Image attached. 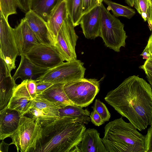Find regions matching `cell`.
<instances>
[{
    "label": "cell",
    "instance_id": "1",
    "mask_svg": "<svg viewBox=\"0 0 152 152\" xmlns=\"http://www.w3.org/2000/svg\"><path fill=\"white\" fill-rule=\"evenodd\" d=\"M138 76H130L109 92L105 100L138 130L152 125V88Z\"/></svg>",
    "mask_w": 152,
    "mask_h": 152
},
{
    "label": "cell",
    "instance_id": "2",
    "mask_svg": "<svg viewBox=\"0 0 152 152\" xmlns=\"http://www.w3.org/2000/svg\"><path fill=\"white\" fill-rule=\"evenodd\" d=\"M33 152H79L78 146L86 129L80 120L59 117L43 126Z\"/></svg>",
    "mask_w": 152,
    "mask_h": 152
},
{
    "label": "cell",
    "instance_id": "3",
    "mask_svg": "<svg viewBox=\"0 0 152 152\" xmlns=\"http://www.w3.org/2000/svg\"><path fill=\"white\" fill-rule=\"evenodd\" d=\"M137 129L122 117L108 123L102 138L108 152H145V136Z\"/></svg>",
    "mask_w": 152,
    "mask_h": 152
},
{
    "label": "cell",
    "instance_id": "4",
    "mask_svg": "<svg viewBox=\"0 0 152 152\" xmlns=\"http://www.w3.org/2000/svg\"><path fill=\"white\" fill-rule=\"evenodd\" d=\"M100 7L102 23L99 37L102 38L107 47L119 52L121 47H125L127 37L124 29V25L111 14L102 3Z\"/></svg>",
    "mask_w": 152,
    "mask_h": 152
},
{
    "label": "cell",
    "instance_id": "5",
    "mask_svg": "<svg viewBox=\"0 0 152 152\" xmlns=\"http://www.w3.org/2000/svg\"><path fill=\"white\" fill-rule=\"evenodd\" d=\"M42 130V127L32 118L21 116L17 129L10 137L12 140L10 144L15 145L18 152H33Z\"/></svg>",
    "mask_w": 152,
    "mask_h": 152
},
{
    "label": "cell",
    "instance_id": "6",
    "mask_svg": "<svg viewBox=\"0 0 152 152\" xmlns=\"http://www.w3.org/2000/svg\"><path fill=\"white\" fill-rule=\"evenodd\" d=\"M64 88L74 105L83 108L92 103L99 91L100 83L95 79L83 78L65 84Z\"/></svg>",
    "mask_w": 152,
    "mask_h": 152
},
{
    "label": "cell",
    "instance_id": "7",
    "mask_svg": "<svg viewBox=\"0 0 152 152\" xmlns=\"http://www.w3.org/2000/svg\"><path fill=\"white\" fill-rule=\"evenodd\" d=\"M84 63L77 59L63 62L48 69L37 77V81L46 82L53 84H65L71 81L84 78L86 70Z\"/></svg>",
    "mask_w": 152,
    "mask_h": 152
},
{
    "label": "cell",
    "instance_id": "8",
    "mask_svg": "<svg viewBox=\"0 0 152 152\" xmlns=\"http://www.w3.org/2000/svg\"><path fill=\"white\" fill-rule=\"evenodd\" d=\"M0 15V57L11 72L15 68L16 58L19 56V53L13 28L1 12Z\"/></svg>",
    "mask_w": 152,
    "mask_h": 152
},
{
    "label": "cell",
    "instance_id": "9",
    "mask_svg": "<svg viewBox=\"0 0 152 152\" xmlns=\"http://www.w3.org/2000/svg\"><path fill=\"white\" fill-rule=\"evenodd\" d=\"M36 80L27 79L17 85L8 108L17 111L21 117L27 114L38 96Z\"/></svg>",
    "mask_w": 152,
    "mask_h": 152
},
{
    "label": "cell",
    "instance_id": "10",
    "mask_svg": "<svg viewBox=\"0 0 152 152\" xmlns=\"http://www.w3.org/2000/svg\"><path fill=\"white\" fill-rule=\"evenodd\" d=\"M75 27L68 15L57 35L54 46L64 61L77 59L75 46L78 37Z\"/></svg>",
    "mask_w": 152,
    "mask_h": 152
},
{
    "label": "cell",
    "instance_id": "11",
    "mask_svg": "<svg viewBox=\"0 0 152 152\" xmlns=\"http://www.w3.org/2000/svg\"><path fill=\"white\" fill-rule=\"evenodd\" d=\"M24 55L35 64L47 69L53 68L64 61L54 46L42 43L35 45Z\"/></svg>",
    "mask_w": 152,
    "mask_h": 152
},
{
    "label": "cell",
    "instance_id": "12",
    "mask_svg": "<svg viewBox=\"0 0 152 152\" xmlns=\"http://www.w3.org/2000/svg\"><path fill=\"white\" fill-rule=\"evenodd\" d=\"M60 108L47 99L37 96L27 114L43 127L59 117Z\"/></svg>",
    "mask_w": 152,
    "mask_h": 152
},
{
    "label": "cell",
    "instance_id": "13",
    "mask_svg": "<svg viewBox=\"0 0 152 152\" xmlns=\"http://www.w3.org/2000/svg\"><path fill=\"white\" fill-rule=\"evenodd\" d=\"M0 113L8 108L17 85L4 60L0 58Z\"/></svg>",
    "mask_w": 152,
    "mask_h": 152
},
{
    "label": "cell",
    "instance_id": "14",
    "mask_svg": "<svg viewBox=\"0 0 152 152\" xmlns=\"http://www.w3.org/2000/svg\"><path fill=\"white\" fill-rule=\"evenodd\" d=\"M13 30L19 56L24 55L34 46L40 43L24 18Z\"/></svg>",
    "mask_w": 152,
    "mask_h": 152
},
{
    "label": "cell",
    "instance_id": "15",
    "mask_svg": "<svg viewBox=\"0 0 152 152\" xmlns=\"http://www.w3.org/2000/svg\"><path fill=\"white\" fill-rule=\"evenodd\" d=\"M24 18L40 43L54 46L55 42L47 23L42 18L30 10L26 13Z\"/></svg>",
    "mask_w": 152,
    "mask_h": 152
},
{
    "label": "cell",
    "instance_id": "16",
    "mask_svg": "<svg viewBox=\"0 0 152 152\" xmlns=\"http://www.w3.org/2000/svg\"><path fill=\"white\" fill-rule=\"evenodd\" d=\"M102 23L100 7L97 6L83 15L80 24L85 37L94 39L99 37Z\"/></svg>",
    "mask_w": 152,
    "mask_h": 152
},
{
    "label": "cell",
    "instance_id": "17",
    "mask_svg": "<svg viewBox=\"0 0 152 152\" xmlns=\"http://www.w3.org/2000/svg\"><path fill=\"white\" fill-rule=\"evenodd\" d=\"M78 147L79 152H108L100 133L94 129L85 130Z\"/></svg>",
    "mask_w": 152,
    "mask_h": 152
},
{
    "label": "cell",
    "instance_id": "18",
    "mask_svg": "<svg viewBox=\"0 0 152 152\" xmlns=\"http://www.w3.org/2000/svg\"><path fill=\"white\" fill-rule=\"evenodd\" d=\"M0 115V139L4 140L17 130L21 117L17 111L8 108Z\"/></svg>",
    "mask_w": 152,
    "mask_h": 152
},
{
    "label": "cell",
    "instance_id": "19",
    "mask_svg": "<svg viewBox=\"0 0 152 152\" xmlns=\"http://www.w3.org/2000/svg\"><path fill=\"white\" fill-rule=\"evenodd\" d=\"M68 15L66 1L64 0L53 10L49 16L47 24L55 43L58 33Z\"/></svg>",
    "mask_w": 152,
    "mask_h": 152
},
{
    "label": "cell",
    "instance_id": "20",
    "mask_svg": "<svg viewBox=\"0 0 152 152\" xmlns=\"http://www.w3.org/2000/svg\"><path fill=\"white\" fill-rule=\"evenodd\" d=\"M64 84H54L38 96L47 99L60 108L68 105H74L65 93Z\"/></svg>",
    "mask_w": 152,
    "mask_h": 152
},
{
    "label": "cell",
    "instance_id": "21",
    "mask_svg": "<svg viewBox=\"0 0 152 152\" xmlns=\"http://www.w3.org/2000/svg\"><path fill=\"white\" fill-rule=\"evenodd\" d=\"M48 69L35 64L23 55L21 56L19 66L12 77L15 81L18 78L23 81L33 79L38 75H41Z\"/></svg>",
    "mask_w": 152,
    "mask_h": 152
},
{
    "label": "cell",
    "instance_id": "22",
    "mask_svg": "<svg viewBox=\"0 0 152 152\" xmlns=\"http://www.w3.org/2000/svg\"><path fill=\"white\" fill-rule=\"evenodd\" d=\"M64 0H31L30 9L47 22L52 12Z\"/></svg>",
    "mask_w": 152,
    "mask_h": 152
},
{
    "label": "cell",
    "instance_id": "23",
    "mask_svg": "<svg viewBox=\"0 0 152 152\" xmlns=\"http://www.w3.org/2000/svg\"><path fill=\"white\" fill-rule=\"evenodd\" d=\"M90 112L86 109L75 105H68L59 109V117H67L77 118L85 124L91 121Z\"/></svg>",
    "mask_w": 152,
    "mask_h": 152
},
{
    "label": "cell",
    "instance_id": "24",
    "mask_svg": "<svg viewBox=\"0 0 152 152\" xmlns=\"http://www.w3.org/2000/svg\"><path fill=\"white\" fill-rule=\"evenodd\" d=\"M68 15L74 26L80 24L83 15V0H66Z\"/></svg>",
    "mask_w": 152,
    "mask_h": 152
},
{
    "label": "cell",
    "instance_id": "25",
    "mask_svg": "<svg viewBox=\"0 0 152 152\" xmlns=\"http://www.w3.org/2000/svg\"><path fill=\"white\" fill-rule=\"evenodd\" d=\"M110 10L113 15L115 17L122 16L129 19L131 18L135 14L134 10L127 6L114 2L110 0H103Z\"/></svg>",
    "mask_w": 152,
    "mask_h": 152
},
{
    "label": "cell",
    "instance_id": "26",
    "mask_svg": "<svg viewBox=\"0 0 152 152\" xmlns=\"http://www.w3.org/2000/svg\"><path fill=\"white\" fill-rule=\"evenodd\" d=\"M16 0H0V10L6 20L9 15L17 13Z\"/></svg>",
    "mask_w": 152,
    "mask_h": 152
},
{
    "label": "cell",
    "instance_id": "27",
    "mask_svg": "<svg viewBox=\"0 0 152 152\" xmlns=\"http://www.w3.org/2000/svg\"><path fill=\"white\" fill-rule=\"evenodd\" d=\"M134 5L137 12L145 21L150 18V3L148 0H134Z\"/></svg>",
    "mask_w": 152,
    "mask_h": 152
},
{
    "label": "cell",
    "instance_id": "28",
    "mask_svg": "<svg viewBox=\"0 0 152 152\" xmlns=\"http://www.w3.org/2000/svg\"><path fill=\"white\" fill-rule=\"evenodd\" d=\"M91 107L99 115L104 122L109 121L110 114L105 105L99 99H96Z\"/></svg>",
    "mask_w": 152,
    "mask_h": 152
},
{
    "label": "cell",
    "instance_id": "29",
    "mask_svg": "<svg viewBox=\"0 0 152 152\" xmlns=\"http://www.w3.org/2000/svg\"><path fill=\"white\" fill-rule=\"evenodd\" d=\"M103 1V0H83V15L95 7L100 6Z\"/></svg>",
    "mask_w": 152,
    "mask_h": 152
},
{
    "label": "cell",
    "instance_id": "30",
    "mask_svg": "<svg viewBox=\"0 0 152 152\" xmlns=\"http://www.w3.org/2000/svg\"><path fill=\"white\" fill-rule=\"evenodd\" d=\"M144 145L145 152H152V125L148 129L145 135Z\"/></svg>",
    "mask_w": 152,
    "mask_h": 152
},
{
    "label": "cell",
    "instance_id": "31",
    "mask_svg": "<svg viewBox=\"0 0 152 152\" xmlns=\"http://www.w3.org/2000/svg\"><path fill=\"white\" fill-rule=\"evenodd\" d=\"M90 117L91 121L96 126H99L104 123L99 115L95 110L91 112Z\"/></svg>",
    "mask_w": 152,
    "mask_h": 152
},
{
    "label": "cell",
    "instance_id": "32",
    "mask_svg": "<svg viewBox=\"0 0 152 152\" xmlns=\"http://www.w3.org/2000/svg\"><path fill=\"white\" fill-rule=\"evenodd\" d=\"M139 68L144 71L146 75H149L152 76V56L146 59L144 64Z\"/></svg>",
    "mask_w": 152,
    "mask_h": 152
},
{
    "label": "cell",
    "instance_id": "33",
    "mask_svg": "<svg viewBox=\"0 0 152 152\" xmlns=\"http://www.w3.org/2000/svg\"><path fill=\"white\" fill-rule=\"evenodd\" d=\"M53 84L46 82L37 81L36 83V93L38 95L51 86Z\"/></svg>",
    "mask_w": 152,
    "mask_h": 152
},
{
    "label": "cell",
    "instance_id": "34",
    "mask_svg": "<svg viewBox=\"0 0 152 152\" xmlns=\"http://www.w3.org/2000/svg\"><path fill=\"white\" fill-rule=\"evenodd\" d=\"M18 7L26 13L30 10V0H16Z\"/></svg>",
    "mask_w": 152,
    "mask_h": 152
},
{
    "label": "cell",
    "instance_id": "35",
    "mask_svg": "<svg viewBox=\"0 0 152 152\" xmlns=\"http://www.w3.org/2000/svg\"><path fill=\"white\" fill-rule=\"evenodd\" d=\"M142 57L143 59H148L151 56L149 51V48L147 45L142 53L140 55Z\"/></svg>",
    "mask_w": 152,
    "mask_h": 152
},
{
    "label": "cell",
    "instance_id": "36",
    "mask_svg": "<svg viewBox=\"0 0 152 152\" xmlns=\"http://www.w3.org/2000/svg\"><path fill=\"white\" fill-rule=\"evenodd\" d=\"M10 145V144L5 142L3 140H2L0 144V152H7L9 146Z\"/></svg>",
    "mask_w": 152,
    "mask_h": 152
},
{
    "label": "cell",
    "instance_id": "37",
    "mask_svg": "<svg viewBox=\"0 0 152 152\" xmlns=\"http://www.w3.org/2000/svg\"><path fill=\"white\" fill-rule=\"evenodd\" d=\"M150 18L149 20L148 21L149 28L151 30L152 29V6L150 3Z\"/></svg>",
    "mask_w": 152,
    "mask_h": 152
},
{
    "label": "cell",
    "instance_id": "38",
    "mask_svg": "<svg viewBox=\"0 0 152 152\" xmlns=\"http://www.w3.org/2000/svg\"><path fill=\"white\" fill-rule=\"evenodd\" d=\"M147 45L149 48L150 53L152 56V33L149 37Z\"/></svg>",
    "mask_w": 152,
    "mask_h": 152
},
{
    "label": "cell",
    "instance_id": "39",
    "mask_svg": "<svg viewBox=\"0 0 152 152\" xmlns=\"http://www.w3.org/2000/svg\"><path fill=\"white\" fill-rule=\"evenodd\" d=\"M146 78L152 87V76L150 75H146Z\"/></svg>",
    "mask_w": 152,
    "mask_h": 152
},
{
    "label": "cell",
    "instance_id": "40",
    "mask_svg": "<svg viewBox=\"0 0 152 152\" xmlns=\"http://www.w3.org/2000/svg\"><path fill=\"white\" fill-rule=\"evenodd\" d=\"M126 3L129 6L133 7L134 6V0H125Z\"/></svg>",
    "mask_w": 152,
    "mask_h": 152
},
{
    "label": "cell",
    "instance_id": "41",
    "mask_svg": "<svg viewBox=\"0 0 152 152\" xmlns=\"http://www.w3.org/2000/svg\"><path fill=\"white\" fill-rule=\"evenodd\" d=\"M151 5L152 6V0H148Z\"/></svg>",
    "mask_w": 152,
    "mask_h": 152
},
{
    "label": "cell",
    "instance_id": "42",
    "mask_svg": "<svg viewBox=\"0 0 152 152\" xmlns=\"http://www.w3.org/2000/svg\"><path fill=\"white\" fill-rule=\"evenodd\" d=\"M31 0H30V1H31Z\"/></svg>",
    "mask_w": 152,
    "mask_h": 152
}]
</instances>
